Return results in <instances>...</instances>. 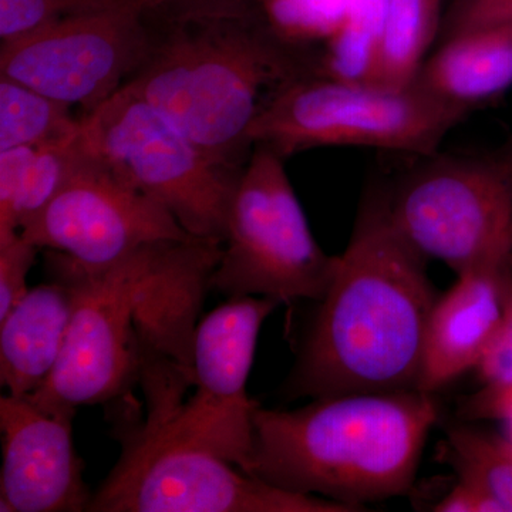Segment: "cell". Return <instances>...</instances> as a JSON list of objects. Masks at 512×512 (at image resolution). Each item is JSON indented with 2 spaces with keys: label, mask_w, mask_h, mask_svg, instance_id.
Wrapping results in <instances>:
<instances>
[{
  "label": "cell",
  "mask_w": 512,
  "mask_h": 512,
  "mask_svg": "<svg viewBox=\"0 0 512 512\" xmlns=\"http://www.w3.org/2000/svg\"><path fill=\"white\" fill-rule=\"evenodd\" d=\"M221 252L222 244L191 238L90 266L50 251L47 271L72 293V320L56 369L29 399L45 409L117 402L156 360L194 377L195 328Z\"/></svg>",
  "instance_id": "6da1fadb"
},
{
  "label": "cell",
  "mask_w": 512,
  "mask_h": 512,
  "mask_svg": "<svg viewBox=\"0 0 512 512\" xmlns=\"http://www.w3.org/2000/svg\"><path fill=\"white\" fill-rule=\"evenodd\" d=\"M426 261L394 225L389 195L372 192L338 255L286 394L319 399L416 390L437 299Z\"/></svg>",
  "instance_id": "7a4b0ae2"
},
{
  "label": "cell",
  "mask_w": 512,
  "mask_h": 512,
  "mask_svg": "<svg viewBox=\"0 0 512 512\" xmlns=\"http://www.w3.org/2000/svg\"><path fill=\"white\" fill-rule=\"evenodd\" d=\"M147 55L123 89L167 114L215 163L241 174L249 131L312 57L279 40L254 12L151 10Z\"/></svg>",
  "instance_id": "3957f363"
},
{
  "label": "cell",
  "mask_w": 512,
  "mask_h": 512,
  "mask_svg": "<svg viewBox=\"0 0 512 512\" xmlns=\"http://www.w3.org/2000/svg\"><path fill=\"white\" fill-rule=\"evenodd\" d=\"M437 419L433 394L419 390L319 397L289 412L258 406L244 473L363 508L412 488Z\"/></svg>",
  "instance_id": "277c9868"
},
{
  "label": "cell",
  "mask_w": 512,
  "mask_h": 512,
  "mask_svg": "<svg viewBox=\"0 0 512 512\" xmlns=\"http://www.w3.org/2000/svg\"><path fill=\"white\" fill-rule=\"evenodd\" d=\"M111 436L116 466L93 494L90 512H359L329 498L289 493L248 476L211 451L174 436L160 414L130 407Z\"/></svg>",
  "instance_id": "5b68a950"
},
{
  "label": "cell",
  "mask_w": 512,
  "mask_h": 512,
  "mask_svg": "<svg viewBox=\"0 0 512 512\" xmlns=\"http://www.w3.org/2000/svg\"><path fill=\"white\" fill-rule=\"evenodd\" d=\"M467 113L416 82L390 89L311 74L276 94L252 124L249 140L282 158L329 146L431 157Z\"/></svg>",
  "instance_id": "8992f818"
},
{
  "label": "cell",
  "mask_w": 512,
  "mask_h": 512,
  "mask_svg": "<svg viewBox=\"0 0 512 512\" xmlns=\"http://www.w3.org/2000/svg\"><path fill=\"white\" fill-rule=\"evenodd\" d=\"M80 140L192 237L222 244L241 174L212 161L167 114L121 89L82 119Z\"/></svg>",
  "instance_id": "52a82bcc"
},
{
  "label": "cell",
  "mask_w": 512,
  "mask_h": 512,
  "mask_svg": "<svg viewBox=\"0 0 512 512\" xmlns=\"http://www.w3.org/2000/svg\"><path fill=\"white\" fill-rule=\"evenodd\" d=\"M285 158L255 144L231 208L211 289L228 298L322 301L338 256L322 251L288 174Z\"/></svg>",
  "instance_id": "ba28073f"
},
{
  "label": "cell",
  "mask_w": 512,
  "mask_h": 512,
  "mask_svg": "<svg viewBox=\"0 0 512 512\" xmlns=\"http://www.w3.org/2000/svg\"><path fill=\"white\" fill-rule=\"evenodd\" d=\"M279 303L266 296L229 298L200 319L192 343L195 392L187 376L156 370L141 379L146 407L160 414L167 429L188 443L244 471L252 448L258 404L247 393L259 330Z\"/></svg>",
  "instance_id": "9c48e42d"
},
{
  "label": "cell",
  "mask_w": 512,
  "mask_h": 512,
  "mask_svg": "<svg viewBox=\"0 0 512 512\" xmlns=\"http://www.w3.org/2000/svg\"><path fill=\"white\" fill-rule=\"evenodd\" d=\"M400 234L457 275L512 259V160L437 158L389 195Z\"/></svg>",
  "instance_id": "30bf717a"
},
{
  "label": "cell",
  "mask_w": 512,
  "mask_h": 512,
  "mask_svg": "<svg viewBox=\"0 0 512 512\" xmlns=\"http://www.w3.org/2000/svg\"><path fill=\"white\" fill-rule=\"evenodd\" d=\"M20 235L36 248L90 266L113 264L157 242L195 238L163 205L84 148L80 138L63 184Z\"/></svg>",
  "instance_id": "8fae6325"
},
{
  "label": "cell",
  "mask_w": 512,
  "mask_h": 512,
  "mask_svg": "<svg viewBox=\"0 0 512 512\" xmlns=\"http://www.w3.org/2000/svg\"><path fill=\"white\" fill-rule=\"evenodd\" d=\"M127 8L64 20L0 46V74L83 116L119 92L147 55L151 10Z\"/></svg>",
  "instance_id": "7c38bea8"
},
{
  "label": "cell",
  "mask_w": 512,
  "mask_h": 512,
  "mask_svg": "<svg viewBox=\"0 0 512 512\" xmlns=\"http://www.w3.org/2000/svg\"><path fill=\"white\" fill-rule=\"evenodd\" d=\"M76 409H45L28 396L0 397L2 512L89 511L93 494L73 443Z\"/></svg>",
  "instance_id": "4fadbf2b"
},
{
  "label": "cell",
  "mask_w": 512,
  "mask_h": 512,
  "mask_svg": "<svg viewBox=\"0 0 512 512\" xmlns=\"http://www.w3.org/2000/svg\"><path fill=\"white\" fill-rule=\"evenodd\" d=\"M431 309L416 390L434 394L476 369L512 305V259L468 269Z\"/></svg>",
  "instance_id": "5bb4252c"
},
{
  "label": "cell",
  "mask_w": 512,
  "mask_h": 512,
  "mask_svg": "<svg viewBox=\"0 0 512 512\" xmlns=\"http://www.w3.org/2000/svg\"><path fill=\"white\" fill-rule=\"evenodd\" d=\"M73 299L53 281L29 288L0 319V382L12 396L33 394L47 382L62 356Z\"/></svg>",
  "instance_id": "9a60e30c"
},
{
  "label": "cell",
  "mask_w": 512,
  "mask_h": 512,
  "mask_svg": "<svg viewBox=\"0 0 512 512\" xmlns=\"http://www.w3.org/2000/svg\"><path fill=\"white\" fill-rule=\"evenodd\" d=\"M414 82L467 111L504 93L512 86V25L444 40Z\"/></svg>",
  "instance_id": "2e32d148"
},
{
  "label": "cell",
  "mask_w": 512,
  "mask_h": 512,
  "mask_svg": "<svg viewBox=\"0 0 512 512\" xmlns=\"http://www.w3.org/2000/svg\"><path fill=\"white\" fill-rule=\"evenodd\" d=\"M443 0H389L384 19L376 84L403 89L410 86L439 39Z\"/></svg>",
  "instance_id": "e0dca14e"
},
{
  "label": "cell",
  "mask_w": 512,
  "mask_h": 512,
  "mask_svg": "<svg viewBox=\"0 0 512 512\" xmlns=\"http://www.w3.org/2000/svg\"><path fill=\"white\" fill-rule=\"evenodd\" d=\"M72 106L0 74V151L74 140L83 116Z\"/></svg>",
  "instance_id": "ac0fdd59"
},
{
  "label": "cell",
  "mask_w": 512,
  "mask_h": 512,
  "mask_svg": "<svg viewBox=\"0 0 512 512\" xmlns=\"http://www.w3.org/2000/svg\"><path fill=\"white\" fill-rule=\"evenodd\" d=\"M387 3L389 0H352L340 28L313 56L315 74L376 83Z\"/></svg>",
  "instance_id": "d6986e66"
},
{
  "label": "cell",
  "mask_w": 512,
  "mask_h": 512,
  "mask_svg": "<svg viewBox=\"0 0 512 512\" xmlns=\"http://www.w3.org/2000/svg\"><path fill=\"white\" fill-rule=\"evenodd\" d=\"M352 0H254V13L279 40L312 57L348 15Z\"/></svg>",
  "instance_id": "ffe728a7"
},
{
  "label": "cell",
  "mask_w": 512,
  "mask_h": 512,
  "mask_svg": "<svg viewBox=\"0 0 512 512\" xmlns=\"http://www.w3.org/2000/svg\"><path fill=\"white\" fill-rule=\"evenodd\" d=\"M450 458L458 478L483 488L503 507L512 512V446L505 439L470 429L448 430Z\"/></svg>",
  "instance_id": "44dd1931"
},
{
  "label": "cell",
  "mask_w": 512,
  "mask_h": 512,
  "mask_svg": "<svg viewBox=\"0 0 512 512\" xmlns=\"http://www.w3.org/2000/svg\"><path fill=\"white\" fill-rule=\"evenodd\" d=\"M170 0H0V42L8 43L64 20L127 8H160Z\"/></svg>",
  "instance_id": "7402d4cb"
},
{
  "label": "cell",
  "mask_w": 512,
  "mask_h": 512,
  "mask_svg": "<svg viewBox=\"0 0 512 512\" xmlns=\"http://www.w3.org/2000/svg\"><path fill=\"white\" fill-rule=\"evenodd\" d=\"M512 25V0H453L441 23L440 42L495 26Z\"/></svg>",
  "instance_id": "603a6c76"
},
{
  "label": "cell",
  "mask_w": 512,
  "mask_h": 512,
  "mask_svg": "<svg viewBox=\"0 0 512 512\" xmlns=\"http://www.w3.org/2000/svg\"><path fill=\"white\" fill-rule=\"evenodd\" d=\"M39 248L22 235L0 247V319L28 293L26 284Z\"/></svg>",
  "instance_id": "cb8c5ba5"
},
{
  "label": "cell",
  "mask_w": 512,
  "mask_h": 512,
  "mask_svg": "<svg viewBox=\"0 0 512 512\" xmlns=\"http://www.w3.org/2000/svg\"><path fill=\"white\" fill-rule=\"evenodd\" d=\"M476 369L484 387L512 386V305Z\"/></svg>",
  "instance_id": "d4e9b609"
},
{
  "label": "cell",
  "mask_w": 512,
  "mask_h": 512,
  "mask_svg": "<svg viewBox=\"0 0 512 512\" xmlns=\"http://www.w3.org/2000/svg\"><path fill=\"white\" fill-rule=\"evenodd\" d=\"M437 512H504L503 507L478 485L458 478V483L433 508Z\"/></svg>",
  "instance_id": "484cf974"
},
{
  "label": "cell",
  "mask_w": 512,
  "mask_h": 512,
  "mask_svg": "<svg viewBox=\"0 0 512 512\" xmlns=\"http://www.w3.org/2000/svg\"><path fill=\"white\" fill-rule=\"evenodd\" d=\"M474 416L495 417L503 421L505 440L512 446V386L490 389L484 387L468 404Z\"/></svg>",
  "instance_id": "4316f807"
},
{
  "label": "cell",
  "mask_w": 512,
  "mask_h": 512,
  "mask_svg": "<svg viewBox=\"0 0 512 512\" xmlns=\"http://www.w3.org/2000/svg\"><path fill=\"white\" fill-rule=\"evenodd\" d=\"M164 6L185 13L254 12V0H170Z\"/></svg>",
  "instance_id": "83f0119b"
}]
</instances>
